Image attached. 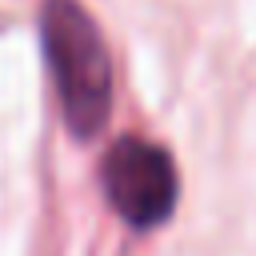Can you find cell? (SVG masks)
Returning <instances> with one entry per match:
<instances>
[{
    "label": "cell",
    "mask_w": 256,
    "mask_h": 256,
    "mask_svg": "<svg viewBox=\"0 0 256 256\" xmlns=\"http://www.w3.org/2000/svg\"><path fill=\"white\" fill-rule=\"evenodd\" d=\"M40 36L68 132L76 140L100 136L112 116V60L96 20L80 0H44Z\"/></svg>",
    "instance_id": "cell-1"
},
{
    "label": "cell",
    "mask_w": 256,
    "mask_h": 256,
    "mask_svg": "<svg viewBox=\"0 0 256 256\" xmlns=\"http://www.w3.org/2000/svg\"><path fill=\"white\" fill-rule=\"evenodd\" d=\"M104 196L116 208V216L124 224H132L136 232H148L156 224H164L176 208V168L172 156L140 136H120L108 152H104Z\"/></svg>",
    "instance_id": "cell-2"
}]
</instances>
